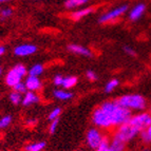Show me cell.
I'll use <instances>...</instances> for the list:
<instances>
[{
	"label": "cell",
	"mask_w": 151,
	"mask_h": 151,
	"mask_svg": "<svg viewBox=\"0 0 151 151\" xmlns=\"http://www.w3.org/2000/svg\"><path fill=\"white\" fill-rule=\"evenodd\" d=\"M89 0H65V8L67 10H73V9L79 8L81 5H85Z\"/></svg>",
	"instance_id": "obj_17"
},
{
	"label": "cell",
	"mask_w": 151,
	"mask_h": 151,
	"mask_svg": "<svg viewBox=\"0 0 151 151\" xmlns=\"http://www.w3.org/2000/svg\"><path fill=\"white\" fill-rule=\"evenodd\" d=\"M2 75V68H1V67H0V76Z\"/></svg>",
	"instance_id": "obj_35"
},
{
	"label": "cell",
	"mask_w": 151,
	"mask_h": 151,
	"mask_svg": "<svg viewBox=\"0 0 151 151\" xmlns=\"http://www.w3.org/2000/svg\"><path fill=\"white\" fill-rule=\"evenodd\" d=\"M124 51H125V53L128 54L129 56H132V57L136 56L135 51H134L132 48H130V47H128V45H126V47H124Z\"/></svg>",
	"instance_id": "obj_31"
},
{
	"label": "cell",
	"mask_w": 151,
	"mask_h": 151,
	"mask_svg": "<svg viewBox=\"0 0 151 151\" xmlns=\"http://www.w3.org/2000/svg\"><path fill=\"white\" fill-rule=\"evenodd\" d=\"M36 123H37V121H36L35 119H30L27 121V125H28V126H35Z\"/></svg>",
	"instance_id": "obj_32"
},
{
	"label": "cell",
	"mask_w": 151,
	"mask_h": 151,
	"mask_svg": "<svg viewBox=\"0 0 151 151\" xmlns=\"http://www.w3.org/2000/svg\"><path fill=\"white\" fill-rule=\"evenodd\" d=\"M37 47L35 45H31V43H23V45H17L14 49V54L19 57H25V56H30L32 54L36 53Z\"/></svg>",
	"instance_id": "obj_8"
},
{
	"label": "cell",
	"mask_w": 151,
	"mask_h": 151,
	"mask_svg": "<svg viewBox=\"0 0 151 151\" xmlns=\"http://www.w3.org/2000/svg\"><path fill=\"white\" fill-rule=\"evenodd\" d=\"M13 90L20 94H25L28 92V88H27V86H25V83H23V81H20V83H18L16 86L13 87Z\"/></svg>",
	"instance_id": "obj_25"
},
{
	"label": "cell",
	"mask_w": 151,
	"mask_h": 151,
	"mask_svg": "<svg viewBox=\"0 0 151 151\" xmlns=\"http://www.w3.org/2000/svg\"><path fill=\"white\" fill-rule=\"evenodd\" d=\"M128 122L142 132L151 125V114L149 112H141L132 115Z\"/></svg>",
	"instance_id": "obj_6"
},
{
	"label": "cell",
	"mask_w": 151,
	"mask_h": 151,
	"mask_svg": "<svg viewBox=\"0 0 151 151\" xmlns=\"http://www.w3.org/2000/svg\"><path fill=\"white\" fill-rule=\"evenodd\" d=\"M59 121H60L59 119H54V121H51L50 122V126H49V132H50L51 134L55 133L56 129H57L58 125H59Z\"/></svg>",
	"instance_id": "obj_26"
},
{
	"label": "cell",
	"mask_w": 151,
	"mask_h": 151,
	"mask_svg": "<svg viewBox=\"0 0 151 151\" xmlns=\"http://www.w3.org/2000/svg\"><path fill=\"white\" fill-rule=\"evenodd\" d=\"M141 139L145 144H151V125L141 132Z\"/></svg>",
	"instance_id": "obj_21"
},
{
	"label": "cell",
	"mask_w": 151,
	"mask_h": 151,
	"mask_svg": "<svg viewBox=\"0 0 151 151\" xmlns=\"http://www.w3.org/2000/svg\"><path fill=\"white\" fill-rule=\"evenodd\" d=\"M145 11H146V5L144 4V3L136 4L133 9H131L130 13H129V19H130L131 21L139 20V18L144 15Z\"/></svg>",
	"instance_id": "obj_12"
},
{
	"label": "cell",
	"mask_w": 151,
	"mask_h": 151,
	"mask_svg": "<svg viewBox=\"0 0 151 151\" xmlns=\"http://www.w3.org/2000/svg\"><path fill=\"white\" fill-rule=\"evenodd\" d=\"M40 101V97L33 91H28L25 94H23V98H22V103L21 105L24 107H29L32 106V105H35Z\"/></svg>",
	"instance_id": "obj_11"
},
{
	"label": "cell",
	"mask_w": 151,
	"mask_h": 151,
	"mask_svg": "<svg viewBox=\"0 0 151 151\" xmlns=\"http://www.w3.org/2000/svg\"><path fill=\"white\" fill-rule=\"evenodd\" d=\"M61 112H63V109H61L60 107H56V108H54L53 110L49 113L48 119L51 122V121H54V119H59L61 115Z\"/></svg>",
	"instance_id": "obj_23"
},
{
	"label": "cell",
	"mask_w": 151,
	"mask_h": 151,
	"mask_svg": "<svg viewBox=\"0 0 151 151\" xmlns=\"http://www.w3.org/2000/svg\"><path fill=\"white\" fill-rule=\"evenodd\" d=\"M28 74V70L24 65L21 63L14 65L5 76V83L6 86L13 88L14 86H16L18 83H20L22 81V77H24Z\"/></svg>",
	"instance_id": "obj_4"
},
{
	"label": "cell",
	"mask_w": 151,
	"mask_h": 151,
	"mask_svg": "<svg viewBox=\"0 0 151 151\" xmlns=\"http://www.w3.org/2000/svg\"><path fill=\"white\" fill-rule=\"evenodd\" d=\"M109 146L113 151H125L126 149V143H124L123 141H121L119 139L112 136V139L109 142Z\"/></svg>",
	"instance_id": "obj_15"
},
{
	"label": "cell",
	"mask_w": 151,
	"mask_h": 151,
	"mask_svg": "<svg viewBox=\"0 0 151 151\" xmlns=\"http://www.w3.org/2000/svg\"><path fill=\"white\" fill-rule=\"evenodd\" d=\"M10 0H0V3H4V2H8Z\"/></svg>",
	"instance_id": "obj_34"
},
{
	"label": "cell",
	"mask_w": 151,
	"mask_h": 151,
	"mask_svg": "<svg viewBox=\"0 0 151 151\" xmlns=\"http://www.w3.org/2000/svg\"><path fill=\"white\" fill-rule=\"evenodd\" d=\"M47 146V143L45 141L34 142V143L28 144L24 147V151H42Z\"/></svg>",
	"instance_id": "obj_16"
},
{
	"label": "cell",
	"mask_w": 151,
	"mask_h": 151,
	"mask_svg": "<svg viewBox=\"0 0 151 151\" xmlns=\"http://www.w3.org/2000/svg\"><path fill=\"white\" fill-rule=\"evenodd\" d=\"M77 81H78V79L76 76H67V77L63 78V83L61 87H63V89L69 90V89L75 87Z\"/></svg>",
	"instance_id": "obj_18"
},
{
	"label": "cell",
	"mask_w": 151,
	"mask_h": 151,
	"mask_svg": "<svg viewBox=\"0 0 151 151\" xmlns=\"http://www.w3.org/2000/svg\"><path fill=\"white\" fill-rule=\"evenodd\" d=\"M132 113L129 109L121 106L116 101H109L101 104L94 109L91 115L92 124L101 130L117 128L131 119Z\"/></svg>",
	"instance_id": "obj_1"
},
{
	"label": "cell",
	"mask_w": 151,
	"mask_h": 151,
	"mask_svg": "<svg viewBox=\"0 0 151 151\" xmlns=\"http://www.w3.org/2000/svg\"><path fill=\"white\" fill-rule=\"evenodd\" d=\"M68 50L70 51L71 53L77 54V55L83 56V57H92L93 53L90 49L86 48V47H83V45H75V43H72V45H68Z\"/></svg>",
	"instance_id": "obj_9"
},
{
	"label": "cell",
	"mask_w": 151,
	"mask_h": 151,
	"mask_svg": "<svg viewBox=\"0 0 151 151\" xmlns=\"http://www.w3.org/2000/svg\"><path fill=\"white\" fill-rule=\"evenodd\" d=\"M109 139L108 137H106L105 139V141L103 142V144L101 145V147L99 148H97L95 151H113L112 149L110 148V146H109Z\"/></svg>",
	"instance_id": "obj_27"
},
{
	"label": "cell",
	"mask_w": 151,
	"mask_h": 151,
	"mask_svg": "<svg viewBox=\"0 0 151 151\" xmlns=\"http://www.w3.org/2000/svg\"><path fill=\"white\" fill-rule=\"evenodd\" d=\"M9 98H10L11 103H12L13 105L18 106V105H20V104L22 103L23 96H22V94L18 93V92H16V91L13 90L10 93V95H9Z\"/></svg>",
	"instance_id": "obj_20"
},
{
	"label": "cell",
	"mask_w": 151,
	"mask_h": 151,
	"mask_svg": "<svg viewBox=\"0 0 151 151\" xmlns=\"http://www.w3.org/2000/svg\"><path fill=\"white\" fill-rule=\"evenodd\" d=\"M63 76L60 75V74H57V75L54 77L53 79V83L55 85L56 87H61L63 86Z\"/></svg>",
	"instance_id": "obj_29"
},
{
	"label": "cell",
	"mask_w": 151,
	"mask_h": 151,
	"mask_svg": "<svg viewBox=\"0 0 151 151\" xmlns=\"http://www.w3.org/2000/svg\"><path fill=\"white\" fill-rule=\"evenodd\" d=\"M94 9L93 8H85V9H81V10H77V11H74L72 14L70 15V18L72 20H75L78 21L83 19V18L87 17L88 15H90L91 13L93 12Z\"/></svg>",
	"instance_id": "obj_13"
},
{
	"label": "cell",
	"mask_w": 151,
	"mask_h": 151,
	"mask_svg": "<svg viewBox=\"0 0 151 151\" xmlns=\"http://www.w3.org/2000/svg\"><path fill=\"white\" fill-rule=\"evenodd\" d=\"M128 8H129L128 4H124V5H121V6H117V8L113 9V10L109 11V12L105 13V14H103V15L99 17L98 22L101 23V24L112 22V21L116 20V19H119V17H122V16L127 12Z\"/></svg>",
	"instance_id": "obj_7"
},
{
	"label": "cell",
	"mask_w": 151,
	"mask_h": 151,
	"mask_svg": "<svg viewBox=\"0 0 151 151\" xmlns=\"http://www.w3.org/2000/svg\"><path fill=\"white\" fill-rule=\"evenodd\" d=\"M142 151H150V150H149V149H143V150H142Z\"/></svg>",
	"instance_id": "obj_36"
},
{
	"label": "cell",
	"mask_w": 151,
	"mask_h": 151,
	"mask_svg": "<svg viewBox=\"0 0 151 151\" xmlns=\"http://www.w3.org/2000/svg\"><path fill=\"white\" fill-rule=\"evenodd\" d=\"M25 86L28 88V91H33V92H37L42 88V83L37 76H30L25 78Z\"/></svg>",
	"instance_id": "obj_10"
},
{
	"label": "cell",
	"mask_w": 151,
	"mask_h": 151,
	"mask_svg": "<svg viewBox=\"0 0 151 151\" xmlns=\"http://www.w3.org/2000/svg\"><path fill=\"white\" fill-rule=\"evenodd\" d=\"M116 101L121 106L129 109L130 111H143L147 107V101L145 97L139 94H126L117 98Z\"/></svg>",
	"instance_id": "obj_2"
},
{
	"label": "cell",
	"mask_w": 151,
	"mask_h": 151,
	"mask_svg": "<svg viewBox=\"0 0 151 151\" xmlns=\"http://www.w3.org/2000/svg\"><path fill=\"white\" fill-rule=\"evenodd\" d=\"M13 15V10L11 8H5L2 9V10H0V16L1 18L5 19V18H9Z\"/></svg>",
	"instance_id": "obj_28"
},
{
	"label": "cell",
	"mask_w": 151,
	"mask_h": 151,
	"mask_svg": "<svg viewBox=\"0 0 151 151\" xmlns=\"http://www.w3.org/2000/svg\"><path fill=\"white\" fill-rule=\"evenodd\" d=\"M5 53V48L3 45H0V56H2Z\"/></svg>",
	"instance_id": "obj_33"
},
{
	"label": "cell",
	"mask_w": 151,
	"mask_h": 151,
	"mask_svg": "<svg viewBox=\"0 0 151 151\" xmlns=\"http://www.w3.org/2000/svg\"><path fill=\"white\" fill-rule=\"evenodd\" d=\"M139 134H141V131L137 128H135L133 125H131L129 122L117 127L116 131L114 132V136L115 137L119 139L121 141H123L124 143L126 144L131 142L133 139H135Z\"/></svg>",
	"instance_id": "obj_3"
},
{
	"label": "cell",
	"mask_w": 151,
	"mask_h": 151,
	"mask_svg": "<svg viewBox=\"0 0 151 151\" xmlns=\"http://www.w3.org/2000/svg\"><path fill=\"white\" fill-rule=\"evenodd\" d=\"M119 85V81L117 79H111V81H109L106 83V86H105V92L106 93H110L115 88H117Z\"/></svg>",
	"instance_id": "obj_22"
},
{
	"label": "cell",
	"mask_w": 151,
	"mask_h": 151,
	"mask_svg": "<svg viewBox=\"0 0 151 151\" xmlns=\"http://www.w3.org/2000/svg\"><path fill=\"white\" fill-rule=\"evenodd\" d=\"M13 117L11 115H4L0 119V129H5L8 128L12 124Z\"/></svg>",
	"instance_id": "obj_24"
},
{
	"label": "cell",
	"mask_w": 151,
	"mask_h": 151,
	"mask_svg": "<svg viewBox=\"0 0 151 151\" xmlns=\"http://www.w3.org/2000/svg\"><path fill=\"white\" fill-rule=\"evenodd\" d=\"M53 96L59 101H70L74 96L73 92L65 90V89H56L53 91Z\"/></svg>",
	"instance_id": "obj_14"
},
{
	"label": "cell",
	"mask_w": 151,
	"mask_h": 151,
	"mask_svg": "<svg viewBox=\"0 0 151 151\" xmlns=\"http://www.w3.org/2000/svg\"><path fill=\"white\" fill-rule=\"evenodd\" d=\"M86 77L88 78L90 81H95L97 79V74L92 70H88L86 72Z\"/></svg>",
	"instance_id": "obj_30"
},
{
	"label": "cell",
	"mask_w": 151,
	"mask_h": 151,
	"mask_svg": "<svg viewBox=\"0 0 151 151\" xmlns=\"http://www.w3.org/2000/svg\"><path fill=\"white\" fill-rule=\"evenodd\" d=\"M106 136L104 135L101 129L96 128V127H92L88 130L86 134V143L90 149L96 150L97 148L101 147L103 142L105 141Z\"/></svg>",
	"instance_id": "obj_5"
},
{
	"label": "cell",
	"mask_w": 151,
	"mask_h": 151,
	"mask_svg": "<svg viewBox=\"0 0 151 151\" xmlns=\"http://www.w3.org/2000/svg\"><path fill=\"white\" fill-rule=\"evenodd\" d=\"M43 71H45V68H43V65H40V63H36V65H32L28 71V75L30 76H39L43 73Z\"/></svg>",
	"instance_id": "obj_19"
}]
</instances>
